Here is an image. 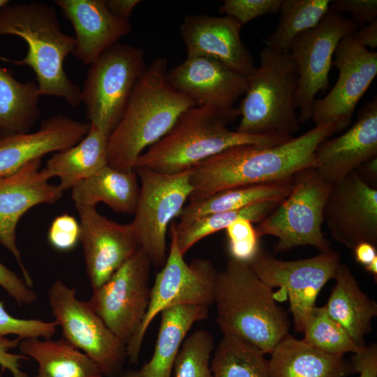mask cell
I'll list each match as a JSON object with an SVG mask.
<instances>
[{
  "mask_svg": "<svg viewBox=\"0 0 377 377\" xmlns=\"http://www.w3.org/2000/svg\"><path fill=\"white\" fill-rule=\"evenodd\" d=\"M330 10L340 14L349 13L350 20L358 27L377 20L376 0H333Z\"/></svg>",
  "mask_w": 377,
  "mask_h": 377,
  "instance_id": "obj_41",
  "label": "cell"
},
{
  "mask_svg": "<svg viewBox=\"0 0 377 377\" xmlns=\"http://www.w3.org/2000/svg\"><path fill=\"white\" fill-rule=\"evenodd\" d=\"M356 40L364 47H377V20L357 28L353 34Z\"/></svg>",
  "mask_w": 377,
  "mask_h": 377,
  "instance_id": "obj_45",
  "label": "cell"
},
{
  "mask_svg": "<svg viewBox=\"0 0 377 377\" xmlns=\"http://www.w3.org/2000/svg\"><path fill=\"white\" fill-rule=\"evenodd\" d=\"M282 0H226L219 11L242 26L256 18L279 13Z\"/></svg>",
  "mask_w": 377,
  "mask_h": 377,
  "instance_id": "obj_39",
  "label": "cell"
},
{
  "mask_svg": "<svg viewBox=\"0 0 377 377\" xmlns=\"http://www.w3.org/2000/svg\"><path fill=\"white\" fill-rule=\"evenodd\" d=\"M297 70L289 50L265 47L260 65L246 76V89L237 108L236 131L249 135L293 136L300 128L294 104Z\"/></svg>",
  "mask_w": 377,
  "mask_h": 377,
  "instance_id": "obj_6",
  "label": "cell"
},
{
  "mask_svg": "<svg viewBox=\"0 0 377 377\" xmlns=\"http://www.w3.org/2000/svg\"><path fill=\"white\" fill-rule=\"evenodd\" d=\"M57 327L54 320L13 317L6 311L3 301H0V337L13 334L20 340L33 337L48 339L54 335Z\"/></svg>",
  "mask_w": 377,
  "mask_h": 377,
  "instance_id": "obj_38",
  "label": "cell"
},
{
  "mask_svg": "<svg viewBox=\"0 0 377 377\" xmlns=\"http://www.w3.org/2000/svg\"><path fill=\"white\" fill-rule=\"evenodd\" d=\"M171 86L195 105L227 110L246 89V77L232 71L220 61L206 57H186L168 70Z\"/></svg>",
  "mask_w": 377,
  "mask_h": 377,
  "instance_id": "obj_21",
  "label": "cell"
},
{
  "mask_svg": "<svg viewBox=\"0 0 377 377\" xmlns=\"http://www.w3.org/2000/svg\"><path fill=\"white\" fill-rule=\"evenodd\" d=\"M22 355L38 364L34 377H103L98 366L84 353L62 337L27 338L21 339Z\"/></svg>",
  "mask_w": 377,
  "mask_h": 377,
  "instance_id": "obj_29",
  "label": "cell"
},
{
  "mask_svg": "<svg viewBox=\"0 0 377 377\" xmlns=\"http://www.w3.org/2000/svg\"><path fill=\"white\" fill-rule=\"evenodd\" d=\"M336 133V127L328 124L276 146L228 148L191 168L193 188L188 200L193 202L230 188L290 180L301 170L314 167L317 147Z\"/></svg>",
  "mask_w": 377,
  "mask_h": 377,
  "instance_id": "obj_1",
  "label": "cell"
},
{
  "mask_svg": "<svg viewBox=\"0 0 377 377\" xmlns=\"http://www.w3.org/2000/svg\"><path fill=\"white\" fill-rule=\"evenodd\" d=\"M214 303L223 335L237 337L265 354L289 334L287 314L276 304L272 288L248 263L230 258L217 272Z\"/></svg>",
  "mask_w": 377,
  "mask_h": 377,
  "instance_id": "obj_5",
  "label": "cell"
},
{
  "mask_svg": "<svg viewBox=\"0 0 377 377\" xmlns=\"http://www.w3.org/2000/svg\"><path fill=\"white\" fill-rule=\"evenodd\" d=\"M252 223L249 220L240 219L225 229L230 258L249 264L258 253L260 237Z\"/></svg>",
  "mask_w": 377,
  "mask_h": 377,
  "instance_id": "obj_37",
  "label": "cell"
},
{
  "mask_svg": "<svg viewBox=\"0 0 377 377\" xmlns=\"http://www.w3.org/2000/svg\"><path fill=\"white\" fill-rule=\"evenodd\" d=\"M239 117L238 108L227 110L194 105L185 110L170 130L137 159L135 167L175 174L242 145L276 146L293 136L249 135L229 128Z\"/></svg>",
  "mask_w": 377,
  "mask_h": 377,
  "instance_id": "obj_2",
  "label": "cell"
},
{
  "mask_svg": "<svg viewBox=\"0 0 377 377\" xmlns=\"http://www.w3.org/2000/svg\"><path fill=\"white\" fill-rule=\"evenodd\" d=\"M330 0H282L279 20L267 36V46L289 50L293 39L315 27L330 10Z\"/></svg>",
  "mask_w": 377,
  "mask_h": 377,
  "instance_id": "obj_33",
  "label": "cell"
},
{
  "mask_svg": "<svg viewBox=\"0 0 377 377\" xmlns=\"http://www.w3.org/2000/svg\"><path fill=\"white\" fill-rule=\"evenodd\" d=\"M109 136L90 124L87 134L76 145L55 152L42 171L48 179L58 177L60 189H72L108 165Z\"/></svg>",
  "mask_w": 377,
  "mask_h": 377,
  "instance_id": "obj_26",
  "label": "cell"
},
{
  "mask_svg": "<svg viewBox=\"0 0 377 377\" xmlns=\"http://www.w3.org/2000/svg\"><path fill=\"white\" fill-rule=\"evenodd\" d=\"M357 28L350 18L329 10L315 27L292 41L289 52L298 74L294 104L300 111V124L311 119L316 95L329 88V73L338 44Z\"/></svg>",
  "mask_w": 377,
  "mask_h": 377,
  "instance_id": "obj_12",
  "label": "cell"
},
{
  "mask_svg": "<svg viewBox=\"0 0 377 377\" xmlns=\"http://www.w3.org/2000/svg\"><path fill=\"white\" fill-rule=\"evenodd\" d=\"M281 202H264L239 209L208 214L183 227H177L176 224L175 233L179 249L184 256L198 241L226 229L231 223L240 219L249 220L252 223H260Z\"/></svg>",
  "mask_w": 377,
  "mask_h": 377,
  "instance_id": "obj_34",
  "label": "cell"
},
{
  "mask_svg": "<svg viewBox=\"0 0 377 377\" xmlns=\"http://www.w3.org/2000/svg\"><path fill=\"white\" fill-rule=\"evenodd\" d=\"M114 377H140V371L137 369H129L120 375Z\"/></svg>",
  "mask_w": 377,
  "mask_h": 377,
  "instance_id": "obj_50",
  "label": "cell"
},
{
  "mask_svg": "<svg viewBox=\"0 0 377 377\" xmlns=\"http://www.w3.org/2000/svg\"><path fill=\"white\" fill-rule=\"evenodd\" d=\"M303 332V341L317 350L333 355L357 353L365 346H359L348 333L330 317L324 306H315L311 309Z\"/></svg>",
  "mask_w": 377,
  "mask_h": 377,
  "instance_id": "obj_35",
  "label": "cell"
},
{
  "mask_svg": "<svg viewBox=\"0 0 377 377\" xmlns=\"http://www.w3.org/2000/svg\"><path fill=\"white\" fill-rule=\"evenodd\" d=\"M176 224L172 222L170 225L169 253L151 288L145 317L126 346V356L131 364L138 362L147 328L163 310L177 304L208 306L214 302L218 272L207 259L195 258L189 264L185 261L177 242Z\"/></svg>",
  "mask_w": 377,
  "mask_h": 377,
  "instance_id": "obj_9",
  "label": "cell"
},
{
  "mask_svg": "<svg viewBox=\"0 0 377 377\" xmlns=\"http://www.w3.org/2000/svg\"><path fill=\"white\" fill-rule=\"evenodd\" d=\"M1 136L0 135V138H1Z\"/></svg>",
  "mask_w": 377,
  "mask_h": 377,
  "instance_id": "obj_52",
  "label": "cell"
},
{
  "mask_svg": "<svg viewBox=\"0 0 377 377\" xmlns=\"http://www.w3.org/2000/svg\"><path fill=\"white\" fill-rule=\"evenodd\" d=\"M151 263L140 249L87 301L114 334L126 346L147 310Z\"/></svg>",
  "mask_w": 377,
  "mask_h": 377,
  "instance_id": "obj_14",
  "label": "cell"
},
{
  "mask_svg": "<svg viewBox=\"0 0 377 377\" xmlns=\"http://www.w3.org/2000/svg\"><path fill=\"white\" fill-rule=\"evenodd\" d=\"M146 68L144 50L119 42L90 65L81 92L91 125L110 137Z\"/></svg>",
  "mask_w": 377,
  "mask_h": 377,
  "instance_id": "obj_7",
  "label": "cell"
},
{
  "mask_svg": "<svg viewBox=\"0 0 377 377\" xmlns=\"http://www.w3.org/2000/svg\"><path fill=\"white\" fill-rule=\"evenodd\" d=\"M36 82H22L0 66V135L30 132L40 115Z\"/></svg>",
  "mask_w": 377,
  "mask_h": 377,
  "instance_id": "obj_31",
  "label": "cell"
},
{
  "mask_svg": "<svg viewBox=\"0 0 377 377\" xmlns=\"http://www.w3.org/2000/svg\"><path fill=\"white\" fill-rule=\"evenodd\" d=\"M214 348L212 334L198 330L183 341L175 359L174 377H212L211 354Z\"/></svg>",
  "mask_w": 377,
  "mask_h": 377,
  "instance_id": "obj_36",
  "label": "cell"
},
{
  "mask_svg": "<svg viewBox=\"0 0 377 377\" xmlns=\"http://www.w3.org/2000/svg\"><path fill=\"white\" fill-rule=\"evenodd\" d=\"M10 2V0H0V9Z\"/></svg>",
  "mask_w": 377,
  "mask_h": 377,
  "instance_id": "obj_51",
  "label": "cell"
},
{
  "mask_svg": "<svg viewBox=\"0 0 377 377\" xmlns=\"http://www.w3.org/2000/svg\"><path fill=\"white\" fill-rule=\"evenodd\" d=\"M90 123L57 114L43 119L35 132L0 138V177L11 175L45 155L69 148L89 132Z\"/></svg>",
  "mask_w": 377,
  "mask_h": 377,
  "instance_id": "obj_22",
  "label": "cell"
},
{
  "mask_svg": "<svg viewBox=\"0 0 377 377\" xmlns=\"http://www.w3.org/2000/svg\"><path fill=\"white\" fill-rule=\"evenodd\" d=\"M168 61L156 57L138 82L126 111L108 139V164L132 171L144 149L162 138L179 117L195 105L167 77Z\"/></svg>",
  "mask_w": 377,
  "mask_h": 377,
  "instance_id": "obj_4",
  "label": "cell"
},
{
  "mask_svg": "<svg viewBox=\"0 0 377 377\" xmlns=\"http://www.w3.org/2000/svg\"><path fill=\"white\" fill-rule=\"evenodd\" d=\"M139 191L134 170H119L108 164L75 185L72 199L75 207H96L104 202L116 212L134 214Z\"/></svg>",
  "mask_w": 377,
  "mask_h": 377,
  "instance_id": "obj_28",
  "label": "cell"
},
{
  "mask_svg": "<svg viewBox=\"0 0 377 377\" xmlns=\"http://www.w3.org/2000/svg\"><path fill=\"white\" fill-rule=\"evenodd\" d=\"M334 279L336 283L324 306L359 346H364V337L371 332V320L377 316V304L360 289L346 265L341 264Z\"/></svg>",
  "mask_w": 377,
  "mask_h": 377,
  "instance_id": "obj_25",
  "label": "cell"
},
{
  "mask_svg": "<svg viewBox=\"0 0 377 377\" xmlns=\"http://www.w3.org/2000/svg\"><path fill=\"white\" fill-rule=\"evenodd\" d=\"M363 169L366 173L373 178L376 177L377 173V157H375L360 165L357 169Z\"/></svg>",
  "mask_w": 377,
  "mask_h": 377,
  "instance_id": "obj_48",
  "label": "cell"
},
{
  "mask_svg": "<svg viewBox=\"0 0 377 377\" xmlns=\"http://www.w3.org/2000/svg\"><path fill=\"white\" fill-rule=\"evenodd\" d=\"M332 186L313 168L297 172L289 195L255 228L259 237H276L275 253L305 245L314 246L320 253L331 249L321 227Z\"/></svg>",
  "mask_w": 377,
  "mask_h": 377,
  "instance_id": "obj_8",
  "label": "cell"
},
{
  "mask_svg": "<svg viewBox=\"0 0 377 377\" xmlns=\"http://www.w3.org/2000/svg\"><path fill=\"white\" fill-rule=\"evenodd\" d=\"M110 12L114 16L128 20L135 7L140 2L139 0H105Z\"/></svg>",
  "mask_w": 377,
  "mask_h": 377,
  "instance_id": "obj_46",
  "label": "cell"
},
{
  "mask_svg": "<svg viewBox=\"0 0 377 377\" xmlns=\"http://www.w3.org/2000/svg\"><path fill=\"white\" fill-rule=\"evenodd\" d=\"M249 265L266 285L280 288L274 293L276 300L281 293L288 296L295 329L303 332L319 292L334 278L341 258L330 249L312 258L286 261L260 249Z\"/></svg>",
  "mask_w": 377,
  "mask_h": 377,
  "instance_id": "obj_13",
  "label": "cell"
},
{
  "mask_svg": "<svg viewBox=\"0 0 377 377\" xmlns=\"http://www.w3.org/2000/svg\"><path fill=\"white\" fill-rule=\"evenodd\" d=\"M293 179L230 188L204 200L189 202L182 210L177 226H185L200 217L211 214L239 209L264 202L283 201L291 191Z\"/></svg>",
  "mask_w": 377,
  "mask_h": 377,
  "instance_id": "obj_30",
  "label": "cell"
},
{
  "mask_svg": "<svg viewBox=\"0 0 377 377\" xmlns=\"http://www.w3.org/2000/svg\"><path fill=\"white\" fill-rule=\"evenodd\" d=\"M355 260L364 267L377 257V246L369 242H361L353 249Z\"/></svg>",
  "mask_w": 377,
  "mask_h": 377,
  "instance_id": "obj_47",
  "label": "cell"
},
{
  "mask_svg": "<svg viewBox=\"0 0 377 377\" xmlns=\"http://www.w3.org/2000/svg\"><path fill=\"white\" fill-rule=\"evenodd\" d=\"M323 216L332 237L346 247L377 246V189L356 170L333 184Z\"/></svg>",
  "mask_w": 377,
  "mask_h": 377,
  "instance_id": "obj_16",
  "label": "cell"
},
{
  "mask_svg": "<svg viewBox=\"0 0 377 377\" xmlns=\"http://www.w3.org/2000/svg\"><path fill=\"white\" fill-rule=\"evenodd\" d=\"M265 355L237 337L223 335L210 364L212 377H269Z\"/></svg>",
  "mask_w": 377,
  "mask_h": 377,
  "instance_id": "obj_32",
  "label": "cell"
},
{
  "mask_svg": "<svg viewBox=\"0 0 377 377\" xmlns=\"http://www.w3.org/2000/svg\"><path fill=\"white\" fill-rule=\"evenodd\" d=\"M366 271L371 274L375 281H376L377 279V257H376L369 265L364 267Z\"/></svg>",
  "mask_w": 377,
  "mask_h": 377,
  "instance_id": "obj_49",
  "label": "cell"
},
{
  "mask_svg": "<svg viewBox=\"0 0 377 377\" xmlns=\"http://www.w3.org/2000/svg\"><path fill=\"white\" fill-rule=\"evenodd\" d=\"M377 157V98L362 106L356 121L341 135L323 140L315 151L313 168L336 184L365 162Z\"/></svg>",
  "mask_w": 377,
  "mask_h": 377,
  "instance_id": "obj_19",
  "label": "cell"
},
{
  "mask_svg": "<svg viewBox=\"0 0 377 377\" xmlns=\"http://www.w3.org/2000/svg\"><path fill=\"white\" fill-rule=\"evenodd\" d=\"M0 286L19 304H30L37 300L36 292L24 280L0 263Z\"/></svg>",
  "mask_w": 377,
  "mask_h": 377,
  "instance_id": "obj_42",
  "label": "cell"
},
{
  "mask_svg": "<svg viewBox=\"0 0 377 377\" xmlns=\"http://www.w3.org/2000/svg\"><path fill=\"white\" fill-rule=\"evenodd\" d=\"M49 304L62 338L87 355L103 376L120 372L126 356V345L109 329L87 301L77 298L76 290L60 280L47 290Z\"/></svg>",
  "mask_w": 377,
  "mask_h": 377,
  "instance_id": "obj_11",
  "label": "cell"
},
{
  "mask_svg": "<svg viewBox=\"0 0 377 377\" xmlns=\"http://www.w3.org/2000/svg\"><path fill=\"white\" fill-rule=\"evenodd\" d=\"M64 17L74 29L73 54L91 65L103 52L132 31L129 20L112 14L105 0H55Z\"/></svg>",
  "mask_w": 377,
  "mask_h": 377,
  "instance_id": "obj_23",
  "label": "cell"
},
{
  "mask_svg": "<svg viewBox=\"0 0 377 377\" xmlns=\"http://www.w3.org/2000/svg\"><path fill=\"white\" fill-rule=\"evenodd\" d=\"M353 34L343 38L334 52L337 82L312 108L315 126L331 124L337 133L349 128L357 103L377 75V53L360 44Z\"/></svg>",
  "mask_w": 377,
  "mask_h": 377,
  "instance_id": "obj_15",
  "label": "cell"
},
{
  "mask_svg": "<svg viewBox=\"0 0 377 377\" xmlns=\"http://www.w3.org/2000/svg\"><path fill=\"white\" fill-rule=\"evenodd\" d=\"M133 170L140 180L135 216L131 223L140 244L151 265L162 267L167 259L166 232L175 217L179 216L192 192V170L160 173L142 167Z\"/></svg>",
  "mask_w": 377,
  "mask_h": 377,
  "instance_id": "obj_10",
  "label": "cell"
},
{
  "mask_svg": "<svg viewBox=\"0 0 377 377\" xmlns=\"http://www.w3.org/2000/svg\"><path fill=\"white\" fill-rule=\"evenodd\" d=\"M242 25L228 17L188 15L180 24L187 57L217 60L244 77L254 70L253 59L241 38Z\"/></svg>",
  "mask_w": 377,
  "mask_h": 377,
  "instance_id": "obj_20",
  "label": "cell"
},
{
  "mask_svg": "<svg viewBox=\"0 0 377 377\" xmlns=\"http://www.w3.org/2000/svg\"><path fill=\"white\" fill-rule=\"evenodd\" d=\"M80 226L71 215L64 214L52 222L47 233L50 245L60 251L72 250L80 241Z\"/></svg>",
  "mask_w": 377,
  "mask_h": 377,
  "instance_id": "obj_40",
  "label": "cell"
},
{
  "mask_svg": "<svg viewBox=\"0 0 377 377\" xmlns=\"http://www.w3.org/2000/svg\"><path fill=\"white\" fill-rule=\"evenodd\" d=\"M151 358L140 371V377H171L174 363L187 332L208 316V306L177 304L165 309Z\"/></svg>",
  "mask_w": 377,
  "mask_h": 377,
  "instance_id": "obj_27",
  "label": "cell"
},
{
  "mask_svg": "<svg viewBox=\"0 0 377 377\" xmlns=\"http://www.w3.org/2000/svg\"><path fill=\"white\" fill-rule=\"evenodd\" d=\"M86 272L92 290L110 277L140 249L130 223L121 224L101 214L96 207H75Z\"/></svg>",
  "mask_w": 377,
  "mask_h": 377,
  "instance_id": "obj_17",
  "label": "cell"
},
{
  "mask_svg": "<svg viewBox=\"0 0 377 377\" xmlns=\"http://www.w3.org/2000/svg\"><path fill=\"white\" fill-rule=\"evenodd\" d=\"M20 339H10L6 337H0V366L3 369L8 370L13 377H29L22 369L21 360L27 359L23 355L12 353L10 350L18 346Z\"/></svg>",
  "mask_w": 377,
  "mask_h": 377,
  "instance_id": "obj_43",
  "label": "cell"
},
{
  "mask_svg": "<svg viewBox=\"0 0 377 377\" xmlns=\"http://www.w3.org/2000/svg\"><path fill=\"white\" fill-rule=\"evenodd\" d=\"M3 36L22 38L28 50L21 59L0 57V61L31 68L41 96L61 98L73 107L82 103L80 87L64 68L66 57L74 51L75 38L62 31L53 7L38 1L10 2L0 9V37Z\"/></svg>",
  "mask_w": 377,
  "mask_h": 377,
  "instance_id": "obj_3",
  "label": "cell"
},
{
  "mask_svg": "<svg viewBox=\"0 0 377 377\" xmlns=\"http://www.w3.org/2000/svg\"><path fill=\"white\" fill-rule=\"evenodd\" d=\"M41 159L34 160L17 172L0 177V245L7 249L18 263L24 281L32 288L33 281L23 265L17 246L16 228L22 215L40 204H54L62 196L58 185L40 169Z\"/></svg>",
  "mask_w": 377,
  "mask_h": 377,
  "instance_id": "obj_18",
  "label": "cell"
},
{
  "mask_svg": "<svg viewBox=\"0 0 377 377\" xmlns=\"http://www.w3.org/2000/svg\"><path fill=\"white\" fill-rule=\"evenodd\" d=\"M270 355L269 377H347L355 373L343 356L322 352L289 334Z\"/></svg>",
  "mask_w": 377,
  "mask_h": 377,
  "instance_id": "obj_24",
  "label": "cell"
},
{
  "mask_svg": "<svg viewBox=\"0 0 377 377\" xmlns=\"http://www.w3.org/2000/svg\"><path fill=\"white\" fill-rule=\"evenodd\" d=\"M350 363L359 377H377L376 344L365 346L360 352L354 353Z\"/></svg>",
  "mask_w": 377,
  "mask_h": 377,
  "instance_id": "obj_44",
  "label": "cell"
}]
</instances>
